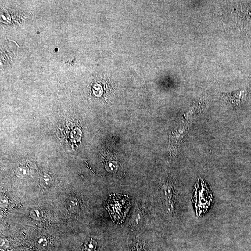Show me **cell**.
<instances>
[{"label":"cell","mask_w":251,"mask_h":251,"mask_svg":"<svg viewBox=\"0 0 251 251\" xmlns=\"http://www.w3.org/2000/svg\"><path fill=\"white\" fill-rule=\"evenodd\" d=\"M130 206L129 196L111 194L108 197L106 207L114 223L121 224L125 221Z\"/></svg>","instance_id":"1"},{"label":"cell","mask_w":251,"mask_h":251,"mask_svg":"<svg viewBox=\"0 0 251 251\" xmlns=\"http://www.w3.org/2000/svg\"><path fill=\"white\" fill-rule=\"evenodd\" d=\"M165 196L166 203L168 212L170 213H173L174 208H173V202L172 201V196H173V190L171 187H168L165 188Z\"/></svg>","instance_id":"2"},{"label":"cell","mask_w":251,"mask_h":251,"mask_svg":"<svg viewBox=\"0 0 251 251\" xmlns=\"http://www.w3.org/2000/svg\"><path fill=\"white\" fill-rule=\"evenodd\" d=\"M30 215L31 217L33 219L39 220L42 218L43 213H42V211L39 208H34L31 211Z\"/></svg>","instance_id":"3"},{"label":"cell","mask_w":251,"mask_h":251,"mask_svg":"<svg viewBox=\"0 0 251 251\" xmlns=\"http://www.w3.org/2000/svg\"><path fill=\"white\" fill-rule=\"evenodd\" d=\"M41 182L43 186L46 187H48L51 184V178L47 174H44L42 175L41 178Z\"/></svg>","instance_id":"4"},{"label":"cell","mask_w":251,"mask_h":251,"mask_svg":"<svg viewBox=\"0 0 251 251\" xmlns=\"http://www.w3.org/2000/svg\"><path fill=\"white\" fill-rule=\"evenodd\" d=\"M141 220H142V218H141V213L138 212H135L133 220H132V224L135 226L139 225L140 222H141Z\"/></svg>","instance_id":"5"},{"label":"cell","mask_w":251,"mask_h":251,"mask_svg":"<svg viewBox=\"0 0 251 251\" xmlns=\"http://www.w3.org/2000/svg\"><path fill=\"white\" fill-rule=\"evenodd\" d=\"M76 199H74L73 198L71 200L68 202V206L70 209V210H73V209H76L78 206V203H77V201H76Z\"/></svg>","instance_id":"6"},{"label":"cell","mask_w":251,"mask_h":251,"mask_svg":"<svg viewBox=\"0 0 251 251\" xmlns=\"http://www.w3.org/2000/svg\"><path fill=\"white\" fill-rule=\"evenodd\" d=\"M16 172L17 174L18 175H19L21 177H23V176L26 175L27 171V170L25 168H23V167H20L16 170Z\"/></svg>","instance_id":"7"},{"label":"cell","mask_w":251,"mask_h":251,"mask_svg":"<svg viewBox=\"0 0 251 251\" xmlns=\"http://www.w3.org/2000/svg\"><path fill=\"white\" fill-rule=\"evenodd\" d=\"M1 248H2V249H6L8 246V241L6 239L1 238Z\"/></svg>","instance_id":"8"},{"label":"cell","mask_w":251,"mask_h":251,"mask_svg":"<svg viewBox=\"0 0 251 251\" xmlns=\"http://www.w3.org/2000/svg\"><path fill=\"white\" fill-rule=\"evenodd\" d=\"M38 243L41 246H45L47 244V241L45 238H39L38 240Z\"/></svg>","instance_id":"9"}]
</instances>
